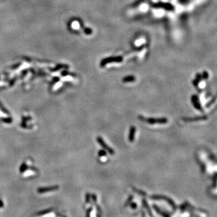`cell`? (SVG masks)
I'll return each mask as SVG.
<instances>
[{"instance_id": "cell-8", "label": "cell", "mask_w": 217, "mask_h": 217, "mask_svg": "<svg viewBox=\"0 0 217 217\" xmlns=\"http://www.w3.org/2000/svg\"><path fill=\"white\" fill-rule=\"evenodd\" d=\"M99 154H100V156H104V155H106V152L105 151H104V150H101V151H100V153H99Z\"/></svg>"}, {"instance_id": "cell-5", "label": "cell", "mask_w": 217, "mask_h": 217, "mask_svg": "<svg viewBox=\"0 0 217 217\" xmlns=\"http://www.w3.org/2000/svg\"><path fill=\"white\" fill-rule=\"evenodd\" d=\"M207 119L206 117H198L195 118H183V120H185L186 122H192V121H200V120L202 119Z\"/></svg>"}, {"instance_id": "cell-4", "label": "cell", "mask_w": 217, "mask_h": 217, "mask_svg": "<svg viewBox=\"0 0 217 217\" xmlns=\"http://www.w3.org/2000/svg\"><path fill=\"white\" fill-rule=\"evenodd\" d=\"M136 132V128L135 127H131L130 129V132L129 135V140L130 142H132L134 141L135 138V133Z\"/></svg>"}, {"instance_id": "cell-7", "label": "cell", "mask_w": 217, "mask_h": 217, "mask_svg": "<svg viewBox=\"0 0 217 217\" xmlns=\"http://www.w3.org/2000/svg\"><path fill=\"white\" fill-rule=\"evenodd\" d=\"M147 5H145V4H144V5H141V9L142 10H143V11H145V10H146L147 9Z\"/></svg>"}, {"instance_id": "cell-1", "label": "cell", "mask_w": 217, "mask_h": 217, "mask_svg": "<svg viewBox=\"0 0 217 217\" xmlns=\"http://www.w3.org/2000/svg\"><path fill=\"white\" fill-rule=\"evenodd\" d=\"M139 118L143 121H145L150 124H166L168 123V119L166 118H145L142 116H139Z\"/></svg>"}, {"instance_id": "cell-2", "label": "cell", "mask_w": 217, "mask_h": 217, "mask_svg": "<svg viewBox=\"0 0 217 217\" xmlns=\"http://www.w3.org/2000/svg\"><path fill=\"white\" fill-rule=\"evenodd\" d=\"M98 140V142H99V144H100L101 146L103 148L104 150H106V151H107V152L109 153L110 154H111L113 155L114 153H115V152H114L112 148H110L108 146V145L106 144L105 142H104V141H103V139L101 137H98L97 139Z\"/></svg>"}, {"instance_id": "cell-6", "label": "cell", "mask_w": 217, "mask_h": 217, "mask_svg": "<svg viewBox=\"0 0 217 217\" xmlns=\"http://www.w3.org/2000/svg\"><path fill=\"white\" fill-rule=\"evenodd\" d=\"M134 80H135V78L132 76L125 77V78L123 80L124 82H130V81H133Z\"/></svg>"}, {"instance_id": "cell-3", "label": "cell", "mask_w": 217, "mask_h": 217, "mask_svg": "<svg viewBox=\"0 0 217 217\" xmlns=\"http://www.w3.org/2000/svg\"><path fill=\"white\" fill-rule=\"evenodd\" d=\"M192 103L194 104V107L195 108L200 110H201V111L202 110V109H201V108L200 104L198 102V98H197V97L196 95H194L192 97Z\"/></svg>"}]
</instances>
